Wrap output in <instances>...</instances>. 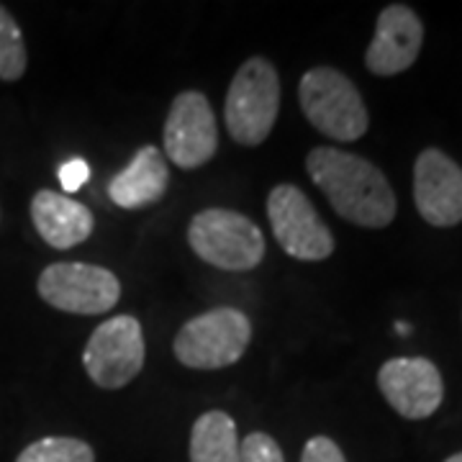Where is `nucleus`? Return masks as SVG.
Instances as JSON below:
<instances>
[{
	"label": "nucleus",
	"mask_w": 462,
	"mask_h": 462,
	"mask_svg": "<svg viewBox=\"0 0 462 462\" xmlns=\"http://www.w3.org/2000/svg\"><path fill=\"white\" fill-rule=\"evenodd\" d=\"M32 221L39 236L54 249H69L93 234V214L80 200L39 190L32 200Z\"/></svg>",
	"instance_id": "13"
},
{
	"label": "nucleus",
	"mask_w": 462,
	"mask_h": 462,
	"mask_svg": "<svg viewBox=\"0 0 462 462\" xmlns=\"http://www.w3.org/2000/svg\"><path fill=\"white\" fill-rule=\"evenodd\" d=\"M267 218L273 234L291 257L321 263L334 252L329 226L316 214L314 203L296 185H278L267 196Z\"/></svg>",
	"instance_id": "8"
},
{
	"label": "nucleus",
	"mask_w": 462,
	"mask_h": 462,
	"mask_svg": "<svg viewBox=\"0 0 462 462\" xmlns=\"http://www.w3.org/2000/svg\"><path fill=\"white\" fill-rule=\"evenodd\" d=\"M281 108L278 69L264 57H252L234 75L224 103V121L231 139L257 147L270 136Z\"/></svg>",
	"instance_id": "3"
},
{
	"label": "nucleus",
	"mask_w": 462,
	"mask_h": 462,
	"mask_svg": "<svg viewBox=\"0 0 462 462\" xmlns=\"http://www.w3.org/2000/svg\"><path fill=\"white\" fill-rule=\"evenodd\" d=\"M190 462H242V442L229 413L199 416L190 431Z\"/></svg>",
	"instance_id": "15"
},
{
	"label": "nucleus",
	"mask_w": 462,
	"mask_h": 462,
	"mask_svg": "<svg viewBox=\"0 0 462 462\" xmlns=\"http://www.w3.org/2000/svg\"><path fill=\"white\" fill-rule=\"evenodd\" d=\"M306 170L331 208L349 224L385 229L396 218V193L391 182L360 154L316 147L306 157Z\"/></svg>",
	"instance_id": "1"
},
{
	"label": "nucleus",
	"mask_w": 462,
	"mask_h": 462,
	"mask_svg": "<svg viewBox=\"0 0 462 462\" xmlns=\"http://www.w3.org/2000/svg\"><path fill=\"white\" fill-rule=\"evenodd\" d=\"M16 462H96L93 447L75 437H44L32 442Z\"/></svg>",
	"instance_id": "16"
},
{
	"label": "nucleus",
	"mask_w": 462,
	"mask_h": 462,
	"mask_svg": "<svg viewBox=\"0 0 462 462\" xmlns=\"http://www.w3.org/2000/svg\"><path fill=\"white\" fill-rule=\"evenodd\" d=\"M445 462H462V452H455L452 457H447Z\"/></svg>",
	"instance_id": "21"
},
{
	"label": "nucleus",
	"mask_w": 462,
	"mask_h": 462,
	"mask_svg": "<svg viewBox=\"0 0 462 462\" xmlns=\"http://www.w3.org/2000/svg\"><path fill=\"white\" fill-rule=\"evenodd\" d=\"M144 331L134 316H114L90 334L83 365L90 380L100 388H124L144 367Z\"/></svg>",
	"instance_id": "6"
},
{
	"label": "nucleus",
	"mask_w": 462,
	"mask_h": 462,
	"mask_svg": "<svg viewBox=\"0 0 462 462\" xmlns=\"http://www.w3.org/2000/svg\"><path fill=\"white\" fill-rule=\"evenodd\" d=\"M26 44L16 18L0 5V80L14 83L26 72Z\"/></svg>",
	"instance_id": "17"
},
{
	"label": "nucleus",
	"mask_w": 462,
	"mask_h": 462,
	"mask_svg": "<svg viewBox=\"0 0 462 462\" xmlns=\"http://www.w3.org/2000/svg\"><path fill=\"white\" fill-rule=\"evenodd\" d=\"M165 152L170 162L182 170L206 165L216 154L218 134L211 103L199 90H185L172 100L165 121Z\"/></svg>",
	"instance_id": "9"
},
{
	"label": "nucleus",
	"mask_w": 462,
	"mask_h": 462,
	"mask_svg": "<svg viewBox=\"0 0 462 462\" xmlns=\"http://www.w3.org/2000/svg\"><path fill=\"white\" fill-rule=\"evenodd\" d=\"M39 296L65 314H108L121 298L111 270L88 263H54L39 275Z\"/></svg>",
	"instance_id": "7"
},
{
	"label": "nucleus",
	"mask_w": 462,
	"mask_h": 462,
	"mask_svg": "<svg viewBox=\"0 0 462 462\" xmlns=\"http://www.w3.org/2000/svg\"><path fill=\"white\" fill-rule=\"evenodd\" d=\"M88 180H90V165L85 160H69L60 167V182L67 193L80 190Z\"/></svg>",
	"instance_id": "20"
},
{
	"label": "nucleus",
	"mask_w": 462,
	"mask_h": 462,
	"mask_svg": "<svg viewBox=\"0 0 462 462\" xmlns=\"http://www.w3.org/2000/svg\"><path fill=\"white\" fill-rule=\"evenodd\" d=\"M298 100L316 132L337 142H357L370 126L360 90L334 67L309 69L298 85Z\"/></svg>",
	"instance_id": "2"
},
{
	"label": "nucleus",
	"mask_w": 462,
	"mask_h": 462,
	"mask_svg": "<svg viewBox=\"0 0 462 462\" xmlns=\"http://www.w3.org/2000/svg\"><path fill=\"white\" fill-rule=\"evenodd\" d=\"M378 388L391 409L409 421L430 419L442 406L445 380L427 357H393L378 370Z\"/></svg>",
	"instance_id": "10"
},
{
	"label": "nucleus",
	"mask_w": 462,
	"mask_h": 462,
	"mask_svg": "<svg viewBox=\"0 0 462 462\" xmlns=\"http://www.w3.org/2000/svg\"><path fill=\"white\" fill-rule=\"evenodd\" d=\"M252 324L239 309L218 306L190 319L175 337V357L193 370H218L242 360Z\"/></svg>",
	"instance_id": "5"
},
{
	"label": "nucleus",
	"mask_w": 462,
	"mask_h": 462,
	"mask_svg": "<svg viewBox=\"0 0 462 462\" xmlns=\"http://www.w3.org/2000/svg\"><path fill=\"white\" fill-rule=\"evenodd\" d=\"M242 462H285L281 445L264 434V431H252L242 442Z\"/></svg>",
	"instance_id": "18"
},
{
	"label": "nucleus",
	"mask_w": 462,
	"mask_h": 462,
	"mask_svg": "<svg viewBox=\"0 0 462 462\" xmlns=\"http://www.w3.org/2000/svg\"><path fill=\"white\" fill-rule=\"evenodd\" d=\"M300 462H346L345 452L339 449V445L329 439V437H311L306 447Z\"/></svg>",
	"instance_id": "19"
},
{
	"label": "nucleus",
	"mask_w": 462,
	"mask_h": 462,
	"mask_svg": "<svg viewBox=\"0 0 462 462\" xmlns=\"http://www.w3.org/2000/svg\"><path fill=\"white\" fill-rule=\"evenodd\" d=\"M421 44H424L421 18L409 5L393 3L380 11L375 36L365 51V65L380 78L401 75L419 60Z\"/></svg>",
	"instance_id": "12"
},
{
	"label": "nucleus",
	"mask_w": 462,
	"mask_h": 462,
	"mask_svg": "<svg viewBox=\"0 0 462 462\" xmlns=\"http://www.w3.org/2000/svg\"><path fill=\"white\" fill-rule=\"evenodd\" d=\"M413 203L421 218L449 229L462 221V167L442 149H424L413 165Z\"/></svg>",
	"instance_id": "11"
},
{
	"label": "nucleus",
	"mask_w": 462,
	"mask_h": 462,
	"mask_svg": "<svg viewBox=\"0 0 462 462\" xmlns=\"http://www.w3.org/2000/svg\"><path fill=\"white\" fill-rule=\"evenodd\" d=\"M188 242L203 263L245 273L263 263L264 236L254 221L229 208H208L193 216Z\"/></svg>",
	"instance_id": "4"
},
{
	"label": "nucleus",
	"mask_w": 462,
	"mask_h": 462,
	"mask_svg": "<svg viewBox=\"0 0 462 462\" xmlns=\"http://www.w3.org/2000/svg\"><path fill=\"white\" fill-rule=\"evenodd\" d=\"M170 185V170L162 149L142 147L129 167H124L108 185V196L118 208H144L162 199Z\"/></svg>",
	"instance_id": "14"
}]
</instances>
